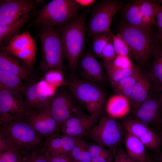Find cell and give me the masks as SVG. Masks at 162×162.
Here are the masks:
<instances>
[{
    "instance_id": "obj_1",
    "label": "cell",
    "mask_w": 162,
    "mask_h": 162,
    "mask_svg": "<svg viewBox=\"0 0 162 162\" xmlns=\"http://www.w3.org/2000/svg\"><path fill=\"white\" fill-rule=\"evenodd\" d=\"M87 11L78 15L59 29L64 58L70 69L76 72L84 48L85 21Z\"/></svg>"
},
{
    "instance_id": "obj_2",
    "label": "cell",
    "mask_w": 162,
    "mask_h": 162,
    "mask_svg": "<svg viewBox=\"0 0 162 162\" xmlns=\"http://www.w3.org/2000/svg\"><path fill=\"white\" fill-rule=\"evenodd\" d=\"M118 31L128 46L130 59L141 65L147 64L156 43L151 28L143 29L124 22L120 25Z\"/></svg>"
},
{
    "instance_id": "obj_3",
    "label": "cell",
    "mask_w": 162,
    "mask_h": 162,
    "mask_svg": "<svg viewBox=\"0 0 162 162\" xmlns=\"http://www.w3.org/2000/svg\"><path fill=\"white\" fill-rule=\"evenodd\" d=\"M81 7L75 0H52L38 11L30 25L60 27L76 17Z\"/></svg>"
},
{
    "instance_id": "obj_4",
    "label": "cell",
    "mask_w": 162,
    "mask_h": 162,
    "mask_svg": "<svg viewBox=\"0 0 162 162\" xmlns=\"http://www.w3.org/2000/svg\"><path fill=\"white\" fill-rule=\"evenodd\" d=\"M43 28L39 35L41 68L47 72L53 69L62 71L64 57L60 31L54 27Z\"/></svg>"
},
{
    "instance_id": "obj_5",
    "label": "cell",
    "mask_w": 162,
    "mask_h": 162,
    "mask_svg": "<svg viewBox=\"0 0 162 162\" xmlns=\"http://www.w3.org/2000/svg\"><path fill=\"white\" fill-rule=\"evenodd\" d=\"M66 82L74 96L96 121L102 111L105 97L104 92L96 84L82 79L71 77Z\"/></svg>"
},
{
    "instance_id": "obj_6",
    "label": "cell",
    "mask_w": 162,
    "mask_h": 162,
    "mask_svg": "<svg viewBox=\"0 0 162 162\" xmlns=\"http://www.w3.org/2000/svg\"><path fill=\"white\" fill-rule=\"evenodd\" d=\"M0 129L21 153L37 146L42 139V136L26 121L4 122L0 124Z\"/></svg>"
},
{
    "instance_id": "obj_7",
    "label": "cell",
    "mask_w": 162,
    "mask_h": 162,
    "mask_svg": "<svg viewBox=\"0 0 162 162\" xmlns=\"http://www.w3.org/2000/svg\"><path fill=\"white\" fill-rule=\"evenodd\" d=\"M124 129L115 118L106 115L101 118L98 123L92 127L86 135L95 143L108 148L115 153L123 139Z\"/></svg>"
},
{
    "instance_id": "obj_8",
    "label": "cell",
    "mask_w": 162,
    "mask_h": 162,
    "mask_svg": "<svg viewBox=\"0 0 162 162\" xmlns=\"http://www.w3.org/2000/svg\"><path fill=\"white\" fill-rule=\"evenodd\" d=\"M23 95L6 89H0V124L26 121L34 110L27 105Z\"/></svg>"
},
{
    "instance_id": "obj_9",
    "label": "cell",
    "mask_w": 162,
    "mask_h": 162,
    "mask_svg": "<svg viewBox=\"0 0 162 162\" xmlns=\"http://www.w3.org/2000/svg\"><path fill=\"white\" fill-rule=\"evenodd\" d=\"M121 7L119 2L112 0L102 1L94 5L86 27L88 35L92 36L96 33L110 31L113 18Z\"/></svg>"
},
{
    "instance_id": "obj_10",
    "label": "cell",
    "mask_w": 162,
    "mask_h": 162,
    "mask_svg": "<svg viewBox=\"0 0 162 162\" xmlns=\"http://www.w3.org/2000/svg\"><path fill=\"white\" fill-rule=\"evenodd\" d=\"M1 50H5L22 60L32 68L36 61V42L28 30L14 36Z\"/></svg>"
},
{
    "instance_id": "obj_11",
    "label": "cell",
    "mask_w": 162,
    "mask_h": 162,
    "mask_svg": "<svg viewBox=\"0 0 162 162\" xmlns=\"http://www.w3.org/2000/svg\"><path fill=\"white\" fill-rule=\"evenodd\" d=\"M49 111L61 127L69 118L82 115L70 97L63 91H59L51 97Z\"/></svg>"
},
{
    "instance_id": "obj_12",
    "label": "cell",
    "mask_w": 162,
    "mask_h": 162,
    "mask_svg": "<svg viewBox=\"0 0 162 162\" xmlns=\"http://www.w3.org/2000/svg\"><path fill=\"white\" fill-rule=\"evenodd\" d=\"M35 2L30 0H0V25H6L16 21L35 9Z\"/></svg>"
},
{
    "instance_id": "obj_13",
    "label": "cell",
    "mask_w": 162,
    "mask_h": 162,
    "mask_svg": "<svg viewBox=\"0 0 162 162\" xmlns=\"http://www.w3.org/2000/svg\"><path fill=\"white\" fill-rule=\"evenodd\" d=\"M135 118L148 126L162 123V101L156 91L134 112Z\"/></svg>"
},
{
    "instance_id": "obj_14",
    "label": "cell",
    "mask_w": 162,
    "mask_h": 162,
    "mask_svg": "<svg viewBox=\"0 0 162 162\" xmlns=\"http://www.w3.org/2000/svg\"><path fill=\"white\" fill-rule=\"evenodd\" d=\"M158 91L148 72L141 70L129 99L131 109L134 112L153 94Z\"/></svg>"
},
{
    "instance_id": "obj_15",
    "label": "cell",
    "mask_w": 162,
    "mask_h": 162,
    "mask_svg": "<svg viewBox=\"0 0 162 162\" xmlns=\"http://www.w3.org/2000/svg\"><path fill=\"white\" fill-rule=\"evenodd\" d=\"M77 67L82 80L95 84H105V78L102 66L91 52H86L80 57Z\"/></svg>"
},
{
    "instance_id": "obj_16",
    "label": "cell",
    "mask_w": 162,
    "mask_h": 162,
    "mask_svg": "<svg viewBox=\"0 0 162 162\" xmlns=\"http://www.w3.org/2000/svg\"><path fill=\"white\" fill-rule=\"evenodd\" d=\"M26 121L42 136H50L59 129L50 111L34 109Z\"/></svg>"
},
{
    "instance_id": "obj_17",
    "label": "cell",
    "mask_w": 162,
    "mask_h": 162,
    "mask_svg": "<svg viewBox=\"0 0 162 162\" xmlns=\"http://www.w3.org/2000/svg\"><path fill=\"white\" fill-rule=\"evenodd\" d=\"M95 121L90 116L82 115L70 117L62 126V134L82 138L92 128Z\"/></svg>"
},
{
    "instance_id": "obj_18",
    "label": "cell",
    "mask_w": 162,
    "mask_h": 162,
    "mask_svg": "<svg viewBox=\"0 0 162 162\" xmlns=\"http://www.w3.org/2000/svg\"><path fill=\"white\" fill-rule=\"evenodd\" d=\"M81 138L54 133L48 138L45 144V153L53 155H68Z\"/></svg>"
},
{
    "instance_id": "obj_19",
    "label": "cell",
    "mask_w": 162,
    "mask_h": 162,
    "mask_svg": "<svg viewBox=\"0 0 162 162\" xmlns=\"http://www.w3.org/2000/svg\"><path fill=\"white\" fill-rule=\"evenodd\" d=\"M31 68L26 64L20 63L9 52L3 50L1 51L0 70L16 75L22 80H28L31 74Z\"/></svg>"
},
{
    "instance_id": "obj_20",
    "label": "cell",
    "mask_w": 162,
    "mask_h": 162,
    "mask_svg": "<svg viewBox=\"0 0 162 162\" xmlns=\"http://www.w3.org/2000/svg\"><path fill=\"white\" fill-rule=\"evenodd\" d=\"M130 109L129 99L119 94L111 97L108 100L106 106L108 115L115 118L124 116Z\"/></svg>"
},
{
    "instance_id": "obj_21",
    "label": "cell",
    "mask_w": 162,
    "mask_h": 162,
    "mask_svg": "<svg viewBox=\"0 0 162 162\" xmlns=\"http://www.w3.org/2000/svg\"><path fill=\"white\" fill-rule=\"evenodd\" d=\"M34 14L32 12L9 24L0 25V44L1 48L6 46L10 40L18 34L21 28L31 19Z\"/></svg>"
},
{
    "instance_id": "obj_22",
    "label": "cell",
    "mask_w": 162,
    "mask_h": 162,
    "mask_svg": "<svg viewBox=\"0 0 162 162\" xmlns=\"http://www.w3.org/2000/svg\"><path fill=\"white\" fill-rule=\"evenodd\" d=\"M153 60L148 74L159 91L162 85V45L156 41L152 53Z\"/></svg>"
},
{
    "instance_id": "obj_23",
    "label": "cell",
    "mask_w": 162,
    "mask_h": 162,
    "mask_svg": "<svg viewBox=\"0 0 162 162\" xmlns=\"http://www.w3.org/2000/svg\"><path fill=\"white\" fill-rule=\"evenodd\" d=\"M126 152L132 159L142 162L146 156L145 146L136 137L128 133L124 140Z\"/></svg>"
},
{
    "instance_id": "obj_24",
    "label": "cell",
    "mask_w": 162,
    "mask_h": 162,
    "mask_svg": "<svg viewBox=\"0 0 162 162\" xmlns=\"http://www.w3.org/2000/svg\"><path fill=\"white\" fill-rule=\"evenodd\" d=\"M103 61L104 67L112 88L123 79L131 75L140 69L139 66L134 64L133 67L130 68L121 69L115 67L111 61Z\"/></svg>"
},
{
    "instance_id": "obj_25",
    "label": "cell",
    "mask_w": 162,
    "mask_h": 162,
    "mask_svg": "<svg viewBox=\"0 0 162 162\" xmlns=\"http://www.w3.org/2000/svg\"><path fill=\"white\" fill-rule=\"evenodd\" d=\"M22 80L16 75L0 70V89H6L23 95L26 87Z\"/></svg>"
},
{
    "instance_id": "obj_26",
    "label": "cell",
    "mask_w": 162,
    "mask_h": 162,
    "mask_svg": "<svg viewBox=\"0 0 162 162\" xmlns=\"http://www.w3.org/2000/svg\"><path fill=\"white\" fill-rule=\"evenodd\" d=\"M158 5L157 2L155 1L140 0L142 28H150L154 24L155 14Z\"/></svg>"
},
{
    "instance_id": "obj_27",
    "label": "cell",
    "mask_w": 162,
    "mask_h": 162,
    "mask_svg": "<svg viewBox=\"0 0 162 162\" xmlns=\"http://www.w3.org/2000/svg\"><path fill=\"white\" fill-rule=\"evenodd\" d=\"M125 8L126 22L132 26L142 28L140 0L132 1L127 4Z\"/></svg>"
},
{
    "instance_id": "obj_28",
    "label": "cell",
    "mask_w": 162,
    "mask_h": 162,
    "mask_svg": "<svg viewBox=\"0 0 162 162\" xmlns=\"http://www.w3.org/2000/svg\"><path fill=\"white\" fill-rule=\"evenodd\" d=\"M122 127L128 132L139 139L146 135L151 129L136 119L127 118L122 121Z\"/></svg>"
},
{
    "instance_id": "obj_29",
    "label": "cell",
    "mask_w": 162,
    "mask_h": 162,
    "mask_svg": "<svg viewBox=\"0 0 162 162\" xmlns=\"http://www.w3.org/2000/svg\"><path fill=\"white\" fill-rule=\"evenodd\" d=\"M68 155L74 162H92L88 144L82 138L78 140Z\"/></svg>"
},
{
    "instance_id": "obj_30",
    "label": "cell",
    "mask_w": 162,
    "mask_h": 162,
    "mask_svg": "<svg viewBox=\"0 0 162 162\" xmlns=\"http://www.w3.org/2000/svg\"><path fill=\"white\" fill-rule=\"evenodd\" d=\"M141 69L131 75L124 78L113 88L117 93L122 94L129 99L134 85L141 71Z\"/></svg>"
},
{
    "instance_id": "obj_31",
    "label": "cell",
    "mask_w": 162,
    "mask_h": 162,
    "mask_svg": "<svg viewBox=\"0 0 162 162\" xmlns=\"http://www.w3.org/2000/svg\"><path fill=\"white\" fill-rule=\"evenodd\" d=\"M46 83L44 81L38 82L37 109L49 111L52 92L46 88Z\"/></svg>"
},
{
    "instance_id": "obj_32",
    "label": "cell",
    "mask_w": 162,
    "mask_h": 162,
    "mask_svg": "<svg viewBox=\"0 0 162 162\" xmlns=\"http://www.w3.org/2000/svg\"><path fill=\"white\" fill-rule=\"evenodd\" d=\"M110 33L109 31L96 33L92 35V48L95 56L101 57L103 48L111 39Z\"/></svg>"
},
{
    "instance_id": "obj_33",
    "label": "cell",
    "mask_w": 162,
    "mask_h": 162,
    "mask_svg": "<svg viewBox=\"0 0 162 162\" xmlns=\"http://www.w3.org/2000/svg\"><path fill=\"white\" fill-rule=\"evenodd\" d=\"M38 82L32 83L27 87L23 93L24 99L31 109H37L38 106Z\"/></svg>"
},
{
    "instance_id": "obj_34",
    "label": "cell",
    "mask_w": 162,
    "mask_h": 162,
    "mask_svg": "<svg viewBox=\"0 0 162 162\" xmlns=\"http://www.w3.org/2000/svg\"><path fill=\"white\" fill-rule=\"evenodd\" d=\"M145 147L153 151H158L161 146V139L152 129L140 139Z\"/></svg>"
},
{
    "instance_id": "obj_35",
    "label": "cell",
    "mask_w": 162,
    "mask_h": 162,
    "mask_svg": "<svg viewBox=\"0 0 162 162\" xmlns=\"http://www.w3.org/2000/svg\"><path fill=\"white\" fill-rule=\"evenodd\" d=\"M110 34L113 46L117 55H122L129 57L130 50L128 46L121 34L118 33Z\"/></svg>"
},
{
    "instance_id": "obj_36",
    "label": "cell",
    "mask_w": 162,
    "mask_h": 162,
    "mask_svg": "<svg viewBox=\"0 0 162 162\" xmlns=\"http://www.w3.org/2000/svg\"><path fill=\"white\" fill-rule=\"evenodd\" d=\"M44 79L46 83L54 87L62 85H67L63 78L62 71L58 70L53 69L47 72Z\"/></svg>"
},
{
    "instance_id": "obj_37",
    "label": "cell",
    "mask_w": 162,
    "mask_h": 162,
    "mask_svg": "<svg viewBox=\"0 0 162 162\" xmlns=\"http://www.w3.org/2000/svg\"><path fill=\"white\" fill-rule=\"evenodd\" d=\"M21 152L16 149L0 153V162H22Z\"/></svg>"
},
{
    "instance_id": "obj_38",
    "label": "cell",
    "mask_w": 162,
    "mask_h": 162,
    "mask_svg": "<svg viewBox=\"0 0 162 162\" xmlns=\"http://www.w3.org/2000/svg\"><path fill=\"white\" fill-rule=\"evenodd\" d=\"M111 62L115 67L122 70L130 68L134 64L129 56L122 55H117L114 59Z\"/></svg>"
},
{
    "instance_id": "obj_39",
    "label": "cell",
    "mask_w": 162,
    "mask_h": 162,
    "mask_svg": "<svg viewBox=\"0 0 162 162\" xmlns=\"http://www.w3.org/2000/svg\"><path fill=\"white\" fill-rule=\"evenodd\" d=\"M116 56L111 38L103 48L100 58L103 61H110L113 60Z\"/></svg>"
},
{
    "instance_id": "obj_40",
    "label": "cell",
    "mask_w": 162,
    "mask_h": 162,
    "mask_svg": "<svg viewBox=\"0 0 162 162\" xmlns=\"http://www.w3.org/2000/svg\"><path fill=\"white\" fill-rule=\"evenodd\" d=\"M22 162H49L45 154H43L38 151L32 152L22 158Z\"/></svg>"
},
{
    "instance_id": "obj_41",
    "label": "cell",
    "mask_w": 162,
    "mask_h": 162,
    "mask_svg": "<svg viewBox=\"0 0 162 162\" xmlns=\"http://www.w3.org/2000/svg\"><path fill=\"white\" fill-rule=\"evenodd\" d=\"M154 24H156L158 28V42L162 45V4H158L155 14Z\"/></svg>"
},
{
    "instance_id": "obj_42",
    "label": "cell",
    "mask_w": 162,
    "mask_h": 162,
    "mask_svg": "<svg viewBox=\"0 0 162 162\" xmlns=\"http://www.w3.org/2000/svg\"><path fill=\"white\" fill-rule=\"evenodd\" d=\"M88 149L91 158L107 153L112 150L96 143L88 144Z\"/></svg>"
},
{
    "instance_id": "obj_43",
    "label": "cell",
    "mask_w": 162,
    "mask_h": 162,
    "mask_svg": "<svg viewBox=\"0 0 162 162\" xmlns=\"http://www.w3.org/2000/svg\"><path fill=\"white\" fill-rule=\"evenodd\" d=\"M13 149H16L12 142L0 131V153Z\"/></svg>"
},
{
    "instance_id": "obj_44",
    "label": "cell",
    "mask_w": 162,
    "mask_h": 162,
    "mask_svg": "<svg viewBox=\"0 0 162 162\" xmlns=\"http://www.w3.org/2000/svg\"><path fill=\"white\" fill-rule=\"evenodd\" d=\"M114 162H140L131 158L121 147H119L115 152Z\"/></svg>"
},
{
    "instance_id": "obj_45",
    "label": "cell",
    "mask_w": 162,
    "mask_h": 162,
    "mask_svg": "<svg viewBox=\"0 0 162 162\" xmlns=\"http://www.w3.org/2000/svg\"><path fill=\"white\" fill-rule=\"evenodd\" d=\"M45 154L49 162H74L68 155H53Z\"/></svg>"
},
{
    "instance_id": "obj_46",
    "label": "cell",
    "mask_w": 162,
    "mask_h": 162,
    "mask_svg": "<svg viewBox=\"0 0 162 162\" xmlns=\"http://www.w3.org/2000/svg\"><path fill=\"white\" fill-rule=\"evenodd\" d=\"M114 154L111 150L106 154L92 157V162H111Z\"/></svg>"
},
{
    "instance_id": "obj_47",
    "label": "cell",
    "mask_w": 162,
    "mask_h": 162,
    "mask_svg": "<svg viewBox=\"0 0 162 162\" xmlns=\"http://www.w3.org/2000/svg\"><path fill=\"white\" fill-rule=\"evenodd\" d=\"M75 1L81 7H82L88 6L93 3L95 1L94 0H75Z\"/></svg>"
},
{
    "instance_id": "obj_48",
    "label": "cell",
    "mask_w": 162,
    "mask_h": 162,
    "mask_svg": "<svg viewBox=\"0 0 162 162\" xmlns=\"http://www.w3.org/2000/svg\"><path fill=\"white\" fill-rule=\"evenodd\" d=\"M158 162H162V152L160 153L159 155Z\"/></svg>"
},
{
    "instance_id": "obj_49",
    "label": "cell",
    "mask_w": 162,
    "mask_h": 162,
    "mask_svg": "<svg viewBox=\"0 0 162 162\" xmlns=\"http://www.w3.org/2000/svg\"><path fill=\"white\" fill-rule=\"evenodd\" d=\"M142 162H154L151 159L146 157L145 160Z\"/></svg>"
},
{
    "instance_id": "obj_50",
    "label": "cell",
    "mask_w": 162,
    "mask_h": 162,
    "mask_svg": "<svg viewBox=\"0 0 162 162\" xmlns=\"http://www.w3.org/2000/svg\"><path fill=\"white\" fill-rule=\"evenodd\" d=\"M159 93H160V98L161 99V101H162V85L161 86L160 88L159 91Z\"/></svg>"
},
{
    "instance_id": "obj_51",
    "label": "cell",
    "mask_w": 162,
    "mask_h": 162,
    "mask_svg": "<svg viewBox=\"0 0 162 162\" xmlns=\"http://www.w3.org/2000/svg\"><path fill=\"white\" fill-rule=\"evenodd\" d=\"M160 137H161V140H162V129L160 131Z\"/></svg>"
}]
</instances>
